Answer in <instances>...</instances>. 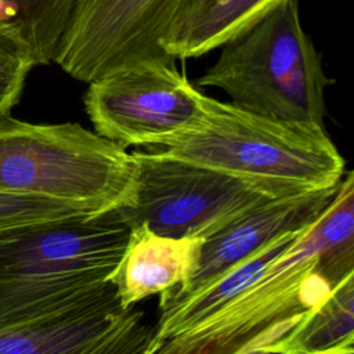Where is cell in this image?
Here are the masks:
<instances>
[{"instance_id":"2e32d148","label":"cell","mask_w":354,"mask_h":354,"mask_svg":"<svg viewBox=\"0 0 354 354\" xmlns=\"http://www.w3.org/2000/svg\"><path fill=\"white\" fill-rule=\"evenodd\" d=\"M75 216L90 214L55 199L0 191V230Z\"/></svg>"},{"instance_id":"4fadbf2b","label":"cell","mask_w":354,"mask_h":354,"mask_svg":"<svg viewBox=\"0 0 354 354\" xmlns=\"http://www.w3.org/2000/svg\"><path fill=\"white\" fill-rule=\"evenodd\" d=\"M270 354H354V275L340 282Z\"/></svg>"},{"instance_id":"7a4b0ae2","label":"cell","mask_w":354,"mask_h":354,"mask_svg":"<svg viewBox=\"0 0 354 354\" xmlns=\"http://www.w3.org/2000/svg\"><path fill=\"white\" fill-rule=\"evenodd\" d=\"M160 151L249 183L272 199L335 188L346 174L325 127L264 118L207 95L196 126Z\"/></svg>"},{"instance_id":"8fae6325","label":"cell","mask_w":354,"mask_h":354,"mask_svg":"<svg viewBox=\"0 0 354 354\" xmlns=\"http://www.w3.org/2000/svg\"><path fill=\"white\" fill-rule=\"evenodd\" d=\"M203 239L173 238L145 224L130 228L126 249L108 282L123 308L184 285L195 272Z\"/></svg>"},{"instance_id":"30bf717a","label":"cell","mask_w":354,"mask_h":354,"mask_svg":"<svg viewBox=\"0 0 354 354\" xmlns=\"http://www.w3.org/2000/svg\"><path fill=\"white\" fill-rule=\"evenodd\" d=\"M337 187L270 199L245 212L203 239L195 272L184 285L173 289H196L281 236L307 228L330 203Z\"/></svg>"},{"instance_id":"7c38bea8","label":"cell","mask_w":354,"mask_h":354,"mask_svg":"<svg viewBox=\"0 0 354 354\" xmlns=\"http://www.w3.org/2000/svg\"><path fill=\"white\" fill-rule=\"evenodd\" d=\"M286 0H206L185 7L166 35L162 48L174 58L203 55L249 29Z\"/></svg>"},{"instance_id":"277c9868","label":"cell","mask_w":354,"mask_h":354,"mask_svg":"<svg viewBox=\"0 0 354 354\" xmlns=\"http://www.w3.org/2000/svg\"><path fill=\"white\" fill-rule=\"evenodd\" d=\"M136 160L77 123L0 119V191L55 199L101 216L133 199Z\"/></svg>"},{"instance_id":"9c48e42d","label":"cell","mask_w":354,"mask_h":354,"mask_svg":"<svg viewBox=\"0 0 354 354\" xmlns=\"http://www.w3.org/2000/svg\"><path fill=\"white\" fill-rule=\"evenodd\" d=\"M153 335L109 286L95 297L0 330V354H142Z\"/></svg>"},{"instance_id":"52a82bcc","label":"cell","mask_w":354,"mask_h":354,"mask_svg":"<svg viewBox=\"0 0 354 354\" xmlns=\"http://www.w3.org/2000/svg\"><path fill=\"white\" fill-rule=\"evenodd\" d=\"M205 97L173 59H145L88 82L83 101L94 133L126 149L169 147L201 120Z\"/></svg>"},{"instance_id":"ba28073f","label":"cell","mask_w":354,"mask_h":354,"mask_svg":"<svg viewBox=\"0 0 354 354\" xmlns=\"http://www.w3.org/2000/svg\"><path fill=\"white\" fill-rule=\"evenodd\" d=\"M189 0H75L54 55L69 76L91 82L145 59H173L162 43Z\"/></svg>"},{"instance_id":"e0dca14e","label":"cell","mask_w":354,"mask_h":354,"mask_svg":"<svg viewBox=\"0 0 354 354\" xmlns=\"http://www.w3.org/2000/svg\"><path fill=\"white\" fill-rule=\"evenodd\" d=\"M203 1H206V0H189V3H188L185 7H195V6L202 4Z\"/></svg>"},{"instance_id":"5b68a950","label":"cell","mask_w":354,"mask_h":354,"mask_svg":"<svg viewBox=\"0 0 354 354\" xmlns=\"http://www.w3.org/2000/svg\"><path fill=\"white\" fill-rule=\"evenodd\" d=\"M328 77L321 54L301 26L297 0H286L221 46L198 86L223 90L256 115L325 127Z\"/></svg>"},{"instance_id":"5bb4252c","label":"cell","mask_w":354,"mask_h":354,"mask_svg":"<svg viewBox=\"0 0 354 354\" xmlns=\"http://www.w3.org/2000/svg\"><path fill=\"white\" fill-rule=\"evenodd\" d=\"M75 0H0V25L17 28L35 64L54 59Z\"/></svg>"},{"instance_id":"6da1fadb","label":"cell","mask_w":354,"mask_h":354,"mask_svg":"<svg viewBox=\"0 0 354 354\" xmlns=\"http://www.w3.org/2000/svg\"><path fill=\"white\" fill-rule=\"evenodd\" d=\"M354 275V174L321 216L256 279L209 317L147 354H270L310 311Z\"/></svg>"},{"instance_id":"8992f818","label":"cell","mask_w":354,"mask_h":354,"mask_svg":"<svg viewBox=\"0 0 354 354\" xmlns=\"http://www.w3.org/2000/svg\"><path fill=\"white\" fill-rule=\"evenodd\" d=\"M131 155L136 160L133 199L102 214L129 230L145 224L165 236L206 239L272 199L249 183L162 151H133Z\"/></svg>"},{"instance_id":"ac0fdd59","label":"cell","mask_w":354,"mask_h":354,"mask_svg":"<svg viewBox=\"0 0 354 354\" xmlns=\"http://www.w3.org/2000/svg\"><path fill=\"white\" fill-rule=\"evenodd\" d=\"M147 348H148V347H147ZM142 354H147V350H145V351H144V353H142Z\"/></svg>"},{"instance_id":"9a60e30c","label":"cell","mask_w":354,"mask_h":354,"mask_svg":"<svg viewBox=\"0 0 354 354\" xmlns=\"http://www.w3.org/2000/svg\"><path fill=\"white\" fill-rule=\"evenodd\" d=\"M35 65L22 33L17 28L0 25V119L10 116Z\"/></svg>"},{"instance_id":"3957f363","label":"cell","mask_w":354,"mask_h":354,"mask_svg":"<svg viewBox=\"0 0 354 354\" xmlns=\"http://www.w3.org/2000/svg\"><path fill=\"white\" fill-rule=\"evenodd\" d=\"M129 234L102 214L0 230V330L102 293Z\"/></svg>"}]
</instances>
